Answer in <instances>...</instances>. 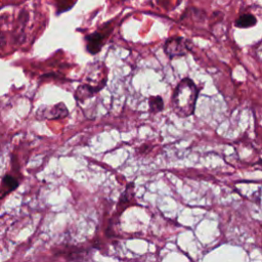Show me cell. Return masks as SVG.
Returning a JSON list of instances; mask_svg holds the SVG:
<instances>
[{"instance_id": "cell-5", "label": "cell", "mask_w": 262, "mask_h": 262, "mask_svg": "<svg viewBox=\"0 0 262 262\" xmlns=\"http://www.w3.org/2000/svg\"><path fill=\"white\" fill-rule=\"evenodd\" d=\"M3 186H4V193L14 189L17 186V182L15 181V179L11 176H5L3 179Z\"/></svg>"}, {"instance_id": "cell-6", "label": "cell", "mask_w": 262, "mask_h": 262, "mask_svg": "<svg viewBox=\"0 0 262 262\" xmlns=\"http://www.w3.org/2000/svg\"><path fill=\"white\" fill-rule=\"evenodd\" d=\"M149 106H150V111H152V112L162 111L163 110V100H162V98L160 96L150 97Z\"/></svg>"}, {"instance_id": "cell-1", "label": "cell", "mask_w": 262, "mask_h": 262, "mask_svg": "<svg viewBox=\"0 0 262 262\" xmlns=\"http://www.w3.org/2000/svg\"><path fill=\"white\" fill-rule=\"evenodd\" d=\"M196 97L198 89L193 82L188 78L181 80L172 95L173 111L179 117L190 116L194 111Z\"/></svg>"}, {"instance_id": "cell-3", "label": "cell", "mask_w": 262, "mask_h": 262, "mask_svg": "<svg viewBox=\"0 0 262 262\" xmlns=\"http://www.w3.org/2000/svg\"><path fill=\"white\" fill-rule=\"evenodd\" d=\"M39 118L45 119H58L68 115V110L63 103H58L53 107H41L38 111Z\"/></svg>"}, {"instance_id": "cell-4", "label": "cell", "mask_w": 262, "mask_h": 262, "mask_svg": "<svg viewBox=\"0 0 262 262\" xmlns=\"http://www.w3.org/2000/svg\"><path fill=\"white\" fill-rule=\"evenodd\" d=\"M256 24V18L252 14H244L235 21V26L238 28H250Z\"/></svg>"}, {"instance_id": "cell-2", "label": "cell", "mask_w": 262, "mask_h": 262, "mask_svg": "<svg viewBox=\"0 0 262 262\" xmlns=\"http://www.w3.org/2000/svg\"><path fill=\"white\" fill-rule=\"evenodd\" d=\"M164 49H165V52L171 58L182 56V55H185L189 50L188 41L180 37L171 38L166 42Z\"/></svg>"}]
</instances>
